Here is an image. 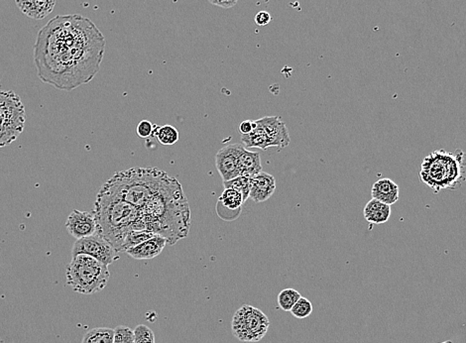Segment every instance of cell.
<instances>
[{"mask_svg": "<svg viewBox=\"0 0 466 343\" xmlns=\"http://www.w3.org/2000/svg\"><path fill=\"white\" fill-rule=\"evenodd\" d=\"M33 52L38 78L71 91L89 83L100 71L105 38L86 17L58 15L38 32Z\"/></svg>", "mask_w": 466, "mask_h": 343, "instance_id": "6da1fadb", "label": "cell"}, {"mask_svg": "<svg viewBox=\"0 0 466 343\" xmlns=\"http://www.w3.org/2000/svg\"><path fill=\"white\" fill-rule=\"evenodd\" d=\"M139 211L146 231L163 236L170 245L189 234L190 205L176 178Z\"/></svg>", "mask_w": 466, "mask_h": 343, "instance_id": "7a4b0ae2", "label": "cell"}, {"mask_svg": "<svg viewBox=\"0 0 466 343\" xmlns=\"http://www.w3.org/2000/svg\"><path fill=\"white\" fill-rule=\"evenodd\" d=\"M98 233L119 252L125 236L132 231H146L141 212L134 205L100 190L95 202Z\"/></svg>", "mask_w": 466, "mask_h": 343, "instance_id": "3957f363", "label": "cell"}, {"mask_svg": "<svg viewBox=\"0 0 466 343\" xmlns=\"http://www.w3.org/2000/svg\"><path fill=\"white\" fill-rule=\"evenodd\" d=\"M157 168H132L117 172L101 190L141 209L172 181Z\"/></svg>", "mask_w": 466, "mask_h": 343, "instance_id": "277c9868", "label": "cell"}, {"mask_svg": "<svg viewBox=\"0 0 466 343\" xmlns=\"http://www.w3.org/2000/svg\"><path fill=\"white\" fill-rule=\"evenodd\" d=\"M462 156L444 150H436L425 157L420 173L422 182L436 193L458 188L465 180Z\"/></svg>", "mask_w": 466, "mask_h": 343, "instance_id": "5b68a950", "label": "cell"}, {"mask_svg": "<svg viewBox=\"0 0 466 343\" xmlns=\"http://www.w3.org/2000/svg\"><path fill=\"white\" fill-rule=\"evenodd\" d=\"M67 284L76 293L93 295L103 291L110 281L108 266L91 257L79 254L67 266Z\"/></svg>", "mask_w": 466, "mask_h": 343, "instance_id": "8992f818", "label": "cell"}, {"mask_svg": "<svg viewBox=\"0 0 466 343\" xmlns=\"http://www.w3.org/2000/svg\"><path fill=\"white\" fill-rule=\"evenodd\" d=\"M25 108L13 91H0V148L15 141L25 127Z\"/></svg>", "mask_w": 466, "mask_h": 343, "instance_id": "52a82bcc", "label": "cell"}, {"mask_svg": "<svg viewBox=\"0 0 466 343\" xmlns=\"http://www.w3.org/2000/svg\"><path fill=\"white\" fill-rule=\"evenodd\" d=\"M269 328L268 316L259 309L248 304L235 311L231 323L234 337L242 342H260L267 335Z\"/></svg>", "mask_w": 466, "mask_h": 343, "instance_id": "ba28073f", "label": "cell"}, {"mask_svg": "<svg viewBox=\"0 0 466 343\" xmlns=\"http://www.w3.org/2000/svg\"><path fill=\"white\" fill-rule=\"evenodd\" d=\"M117 250L98 233L77 239L72 248V257L79 254L91 256L103 264L110 266L119 258Z\"/></svg>", "mask_w": 466, "mask_h": 343, "instance_id": "9c48e42d", "label": "cell"}, {"mask_svg": "<svg viewBox=\"0 0 466 343\" xmlns=\"http://www.w3.org/2000/svg\"><path fill=\"white\" fill-rule=\"evenodd\" d=\"M245 147L240 143L229 144L222 147L217 152L216 166L224 182H228V181L240 176L239 160H240L241 152Z\"/></svg>", "mask_w": 466, "mask_h": 343, "instance_id": "30bf717a", "label": "cell"}, {"mask_svg": "<svg viewBox=\"0 0 466 343\" xmlns=\"http://www.w3.org/2000/svg\"><path fill=\"white\" fill-rule=\"evenodd\" d=\"M67 233L72 238L81 239L98 233V222L95 212L74 209L66 221Z\"/></svg>", "mask_w": 466, "mask_h": 343, "instance_id": "8fae6325", "label": "cell"}, {"mask_svg": "<svg viewBox=\"0 0 466 343\" xmlns=\"http://www.w3.org/2000/svg\"><path fill=\"white\" fill-rule=\"evenodd\" d=\"M263 129L266 132L267 136L271 141L272 147L285 148L288 146L291 139L288 129L283 120L278 117H268L257 120Z\"/></svg>", "mask_w": 466, "mask_h": 343, "instance_id": "7c38bea8", "label": "cell"}, {"mask_svg": "<svg viewBox=\"0 0 466 343\" xmlns=\"http://www.w3.org/2000/svg\"><path fill=\"white\" fill-rule=\"evenodd\" d=\"M250 198L256 204L266 202L272 197L276 190V181L270 174L260 172L250 178Z\"/></svg>", "mask_w": 466, "mask_h": 343, "instance_id": "4fadbf2b", "label": "cell"}, {"mask_svg": "<svg viewBox=\"0 0 466 343\" xmlns=\"http://www.w3.org/2000/svg\"><path fill=\"white\" fill-rule=\"evenodd\" d=\"M167 244L168 242L165 238L155 234L153 238L135 247L130 248L125 253L136 260H150L160 255Z\"/></svg>", "mask_w": 466, "mask_h": 343, "instance_id": "5bb4252c", "label": "cell"}, {"mask_svg": "<svg viewBox=\"0 0 466 343\" xmlns=\"http://www.w3.org/2000/svg\"><path fill=\"white\" fill-rule=\"evenodd\" d=\"M24 15L34 20H42L54 11L56 0H15Z\"/></svg>", "mask_w": 466, "mask_h": 343, "instance_id": "9a60e30c", "label": "cell"}, {"mask_svg": "<svg viewBox=\"0 0 466 343\" xmlns=\"http://www.w3.org/2000/svg\"><path fill=\"white\" fill-rule=\"evenodd\" d=\"M371 195L373 199L388 205H392L399 200V186L391 179H380L372 186Z\"/></svg>", "mask_w": 466, "mask_h": 343, "instance_id": "2e32d148", "label": "cell"}, {"mask_svg": "<svg viewBox=\"0 0 466 343\" xmlns=\"http://www.w3.org/2000/svg\"><path fill=\"white\" fill-rule=\"evenodd\" d=\"M363 214L366 221L370 224H386L391 216V205L372 199L364 207Z\"/></svg>", "mask_w": 466, "mask_h": 343, "instance_id": "e0dca14e", "label": "cell"}, {"mask_svg": "<svg viewBox=\"0 0 466 343\" xmlns=\"http://www.w3.org/2000/svg\"><path fill=\"white\" fill-rule=\"evenodd\" d=\"M239 168H240V176L245 177L251 178L259 174L262 172L259 153L250 151L245 147L241 152Z\"/></svg>", "mask_w": 466, "mask_h": 343, "instance_id": "ac0fdd59", "label": "cell"}, {"mask_svg": "<svg viewBox=\"0 0 466 343\" xmlns=\"http://www.w3.org/2000/svg\"><path fill=\"white\" fill-rule=\"evenodd\" d=\"M241 142L245 145L246 148L257 147V148L265 150L272 147L269 137L267 136L266 132L257 122V120H255V127L253 131L250 134L242 135Z\"/></svg>", "mask_w": 466, "mask_h": 343, "instance_id": "d6986e66", "label": "cell"}, {"mask_svg": "<svg viewBox=\"0 0 466 343\" xmlns=\"http://www.w3.org/2000/svg\"><path fill=\"white\" fill-rule=\"evenodd\" d=\"M243 202H245V200H243L241 193L234 190V188H224L217 204L222 205L224 209H228V211L234 212L241 211Z\"/></svg>", "mask_w": 466, "mask_h": 343, "instance_id": "ffe728a7", "label": "cell"}, {"mask_svg": "<svg viewBox=\"0 0 466 343\" xmlns=\"http://www.w3.org/2000/svg\"><path fill=\"white\" fill-rule=\"evenodd\" d=\"M115 330L108 328H96L84 335L82 343H113Z\"/></svg>", "mask_w": 466, "mask_h": 343, "instance_id": "44dd1931", "label": "cell"}, {"mask_svg": "<svg viewBox=\"0 0 466 343\" xmlns=\"http://www.w3.org/2000/svg\"><path fill=\"white\" fill-rule=\"evenodd\" d=\"M155 235V233L148 231H132L125 236L119 252H127L130 248L139 245L144 241L148 240Z\"/></svg>", "mask_w": 466, "mask_h": 343, "instance_id": "7402d4cb", "label": "cell"}, {"mask_svg": "<svg viewBox=\"0 0 466 343\" xmlns=\"http://www.w3.org/2000/svg\"><path fill=\"white\" fill-rule=\"evenodd\" d=\"M158 139L159 143L171 146L177 143L179 140V132L172 125H164V127H155L154 134Z\"/></svg>", "mask_w": 466, "mask_h": 343, "instance_id": "603a6c76", "label": "cell"}, {"mask_svg": "<svg viewBox=\"0 0 466 343\" xmlns=\"http://www.w3.org/2000/svg\"><path fill=\"white\" fill-rule=\"evenodd\" d=\"M301 294L295 289H285L278 295V306L284 311H290L301 298Z\"/></svg>", "mask_w": 466, "mask_h": 343, "instance_id": "cb8c5ba5", "label": "cell"}, {"mask_svg": "<svg viewBox=\"0 0 466 343\" xmlns=\"http://www.w3.org/2000/svg\"><path fill=\"white\" fill-rule=\"evenodd\" d=\"M224 188H231L234 190H238L242 195L245 202L250 198V178L245 177V176H238V177L233 179V180L224 182Z\"/></svg>", "mask_w": 466, "mask_h": 343, "instance_id": "d4e9b609", "label": "cell"}, {"mask_svg": "<svg viewBox=\"0 0 466 343\" xmlns=\"http://www.w3.org/2000/svg\"><path fill=\"white\" fill-rule=\"evenodd\" d=\"M290 311L294 318L303 320V318H309L313 313V304L308 299L301 297Z\"/></svg>", "mask_w": 466, "mask_h": 343, "instance_id": "484cf974", "label": "cell"}, {"mask_svg": "<svg viewBox=\"0 0 466 343\" xmlns=\"http://www.w3.org/2000/svg\"><path fill=\"white\" fill-rule=\"evenodd\" d=\"M134 343H155V335L150 328L139 325L134 330Z\"/></svg>", "mask_w": 466, "mask_h": 343, "instance_id": "4316f807", "label": "cell"}, {"mask_svg": "<svg viewBox=\"0 0 466 343\" xmlns=\"http://www.w3.org/2000/svg\"><path fill=\"white\" fill-rule=\"evenodd\" d=\"M134 330L125 325H118L115 328L113 343H134Z\"/></svg>", "mask_w": 466, "mask_h": 343, "instance_id": "83f0119b", "label": "cell"}, {"mask_svg": "<svg viewBox=\"0 0 466 343\" xmlns=\"http://www.w3.org/2000/svg\"><path fill=\"white\" fill-rule=\"evenodd\" d=\"M156 125H154L153 123L148 122V120H142L138 123L136 128V133L139 137L141 138H149L154 134V130H155Z\"/></svg>", "mask_w": 466, "mask_h": 343, "instance_id": "f1b7e54d", "label": "cell"}, {"mask_svg": "<svg viewBox=\"0 0 466 343\" xmlns=\"http://www.w3.org/2000/svg\"><path fill=\"white\" fill-rule=\"evenodd\" d=\"M272 17L267 11H260L256 14L255 23L258 26H266L271 22Z\"/></svg>", "mask_w": 466, "mask_h": 343, "instance_id": "f546056e", "label": "cell"}, {"mask_svg": "<svg viewBox=\"0 0 466 343\" xmlns=\"http://www.w3.org/2000/svg\"><path fill=\"white\" fill-rule=\"evenodd\" d=\"M255 127V120H245L239 124V132L242 135H247L253 131Z\"/></svg>", "mask_w": 466, "mask_h": 343, "instance_id": "4dcf8cb0", "label": "cell"}, {"mask_svg": "<svg viewBox=\"0 0 466 343\" xmlns=\"http://www.w3.org/2000/svg\"><path fill=\"white\" fill-rule=\"evenodd\" d=\"M207 1H209V4H214V6L228 9L236 6L238 0H207Z\"/></svg>", "mask_w": 466, "mask_h": 343, "instance_id": "1f68e13d", "label": "cell"}, {"mask_svg": "<svg viewBox=\"0 0 466 343\" xmlns=\"http://www.w3.org/2000/svg\"><path fill=\"white\" fill-rule=\"evenodd\" d=\"M439 343H453V342H451V340H446V342H439Z\"/></svg>", "mask_w": 466, "mask_h": 343, "instance_id": "d6a6232c", "label": "cell"}]
</instances>
